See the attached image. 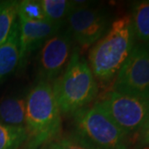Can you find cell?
Listing matches in <instances>:
<instances>
[{
	"label": "cell",
	"mask_w": 149,
	"mask_h": 149,
	"mask_svg": "<svg viewBox=\"0 0 149 149\" xmlns=\"http://www.w3.org/2000/svg\"><path fill=\"white\" fill-rule=\"evenodd\" d=\"M27 139L22 149H41L61 133V113L51 83L39 81L27 94Z\"/></svg>",
	"instance_id": "6da1fadb"
},
{
	"label": "cell",
	"mask_w": 149,
	"mask_h": 149,
	"mask_svg": "<svg viewBox=\"0 0 149 149\" xmlns=\"http://www.w3.org/2000/svg\"><path fill=\"white\" fill-rule=\"evenodd\" d=\"M131 17L124 15L113 22L104 37L92 46L88 63L96 80H113L135 45Z\"/></svg>",
	"instance_id": "7a4b0ae2"
},
{
	"label": "cell",
	"mask_w": 149,
	"mask_h": 149,
	"mask_svg": "<svg viewBox=\"0 0 149 149\" xmlns=\"http://www.w3.org/2000/svg\"><path fill=\"white\" fill-rule=\"evenodd\" d=\"M61 114L73 115L89 106L99 93V85L87 60L73 49L63 73L52 83Z\"/></svg>",
	"instance_id": "3957f363"
},
{
	"label": "cell",
	"mask_w": 149,
	"mask_h": 149,
	"mask_svg": "<svg viewBox=\"0 0 149 149\" xmlns=\"http://www.w3.org/2000/svg\"><path fill=\"white\" fill-rule=\"evenodd\" d=\"M74 133L96 149H128V137L98 102L72 115Z\"/></svg>",
	"instance_id": "277c9868"
},
{
	"label": "cell",
	"mask_w": 149,
	"mask_h": 149,
	"mask_svg": "<svg viewBox=\"0 0 149 149\" xmlns=\"http://www.w3.org/2000/svg\"><path fill=\"white\" fill-rule=\"evenodd\" d=\"M98 103L128 137L136 135L149 118V98L111 90Z\"/></svg>",
	"instance_id": "5b68a950"
},
{
	"label": "cell",
	"mask_w": 149,
	"mask_h": 149,
	"mask_svg": "<svg viewBox=\"0 0 149 149\" xmlns=\"http://www.w3.org/2000/svg\"><path fill=\"white\" fill-rule=\"evenodd\" d=\"M112 91L149 98V42L133 46L114 78Z\"/></svg>",
	"instance_id": "8992f818"
},
{
	"label": "cell",
	"mask_w": 149,
	"mask_h": 149,
	"mask_svg": "<svg viewBox=\"0 0 149 149\" xmlns=\"http://www.w3.org/2000/svg\"><path fill=\"white\" fill-rule=\"evenodd\" d=\"M72 43L69 30L63 27L43 43L37 56V82L52 84L63 73L71 56Z\"/></svg>",
	"instance_id": "52a82bcc"
},
{
	"label": "cell",
	"mask_w": 149,
	"mask_h": 149,
	"mask_svg": "<svg viewBox=\"0 0 149 149\" xmlns=\"http://www.w3.org/2000/svg\"><path fill=\"white\" fill-rule=\"evenodd\" d=\"M65 22L73 41L83 49L94 46L111 25L106 11L92 8L89 3L72 10Z\"/></svg>",
	"instance_id": "ba28073f"
},
{
	"label": "cell",
	"mask_w": 149,
	"mask_h": 149,
	"mask_svg": "<svg viewBox=\"0 0 149 149\" xmlns=\"http://www.w3.org/2000/svg\"><path fill=\"white\" fill-rule=\"evenodd\" d=\"M19 26V64L18 68L24 67L28 57L35 51L40 49L55 33L61 29L64 23L50 22H31L17 17Z\"/></svg>",
	"instance_id": "9c48e42d"
},
{
	"label": "cell",
	"mask_w": 149,
	"mask_h": 149,
	"mask_svg": "<svg viewBox=\"0 0 149 149\" xmlns=\"http://www.w3.org/2000/svg\"><path fill=\"white\" fill-rule=\"evenodd\" d=\"M19 26L17 20L8 39L0 45V84L19 64Z\"/></svg>",
	"instance_id": "30bf717a"
},
{
	"label": "cell",
	"mask_w": 149,
	"mask_h": 149,
	"mask_svg": "<svg viewBox=\"0 0 149 149\" xmlns=\"http://www.w3.org/2000/svg\"><path fill=\"white\" fill-rule=\"evenodd\" d=\"M27 95L8 96L0 101V123L8 126L24 127Z\"/></svg>",
	"instance_id": "8fae6325"
},
{
	"label": "cell",
	"mask_w": 149,
	"mask_h": 149,
	"mask_svg": "<svg viewBox=\"0 0 149 149\" xmlns=\"http://www.w3.org/2000/svg\"><path fill=\"white\" fill-rule=\"evenodd\" d=\"M131 22L135 39L139 42H149V0L133 3Z\"/></svg>",
	"instance_id": "7c38bea8"
},
{
	"label": "cell",
	"mask_w": 149,
	"mask_h": 149,
	"mask_svg": "<svg viewBox=\"0 0 149 149\" xmlns=\"http://www.w3.org/2000/svg\"><path fill=\"white\" fill-rule=\"evenodd\" d=\"M40 2L47 20L52 23H65L72 10L88 3L86 1L67 0H40Z\"/></svg>",
	"instance_id": "4fadbf2b"
},
{
	"label": "cell",
	"mask_w": 149,
	"mask_h": 149,
	"mask_svg": "<svg viewBox=\"0 0 149 149\" xmlns=\"http://www.w3.org/2000/svg\"><path fill=\"white\" fill-rule=\"evenodd\" d=\"M18 1H0V45L5 42L17 20Z\"/></svg>",
	"instance_id": "5bb4252c"
},
{
	"label": "cell",
	"mask_w": 149,
	"mask_h": 149,
	"mask_svg": "<svg viewBox=\"0 0 149 149\" xmlns=\"http://www.w3.org/2000/svg\"><path fill=\"white\" fill-rule=\"evenodd\" d=\"M26 139L25 127H13L0 123V149H22Z\"/></svg>",
	"instance_id": "9a60e30c"
},
{
	"label": "cell",
	"mask_w": 149,
	"mask_h": 149,
	"mask_svg": "<svg viewBox=\"0 0 149 149\" xmlns=\"http://www.w3.org/2000/svg\"><path fill=\"white\" fill-rule=\"evenodd\" d=\"M41 149H96L74 133H61Z\"/></svg>",
	"instance_id": "2e32d148"
},
{
	"label": "cell",
	"mask_w": 149,
	"mask_h": 149,
	"mask_svg": "<svg viewBox=\"0 0 149 149\" xmlns=\"http://www.w3.org/2000/svg\"><path fill=\"white\" fill-rule=\"evenodd\" d=\"M17 17L31 22H47L40 0L18 1Z\"/></svg>",
	"instance_id": "e0dca14e"
},
{
	"label": "cell",
	"mask_w": 149,
	"mask_h": 149,
	"mask_svg": "<svg viewBox=\"0 0 149 149\" xmlns=\"http://www.w3.org/2000/svg\"><path fill=\"white\" fill-rule=\"evenodd\" d=\"M136 135L141 146H149V118Z\"/></svg>",
	"instance_id": "ac0fdd59"
},
{
	"label": "cell",
	"mask_w": 149,
	"mask_h": 149,
	"mask_svg": "<svg viewBox=\"0 0 149 149\" xmlns=\"http://www.w3.org/2000/svg\"><path fill=\"white\" fill-rule=\"evenodd\" d=\"M139 149H149V146H141Z\"/></svg>",
	"instance_id": "d6986e66"
}]
</instances>
